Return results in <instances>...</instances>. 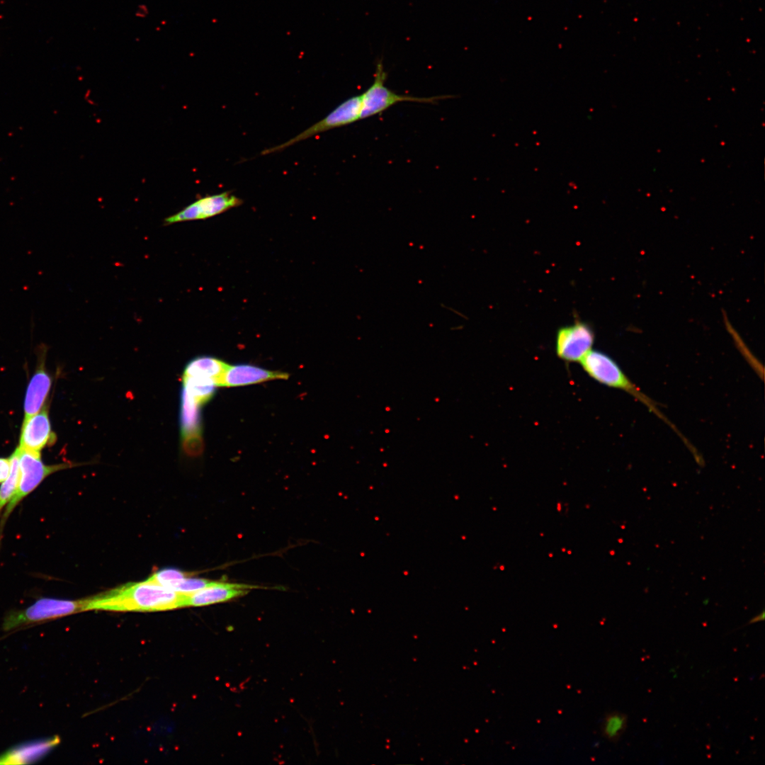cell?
<instances>
[{
  "mask_svg": "<svg viewBox=\"0 0 765 765\" xmlns=\"http://www.w3.org/2000/svg\"><path fill=\"white\" fill-rule=\"evenodd\" d=\"M11 471V459L9 458H0V483H2L8 477Z\"/></svg>",
  "mask_w": 765,
  "mask_h": 765,
  "instance_id": "cell-21",
  "label": "cell"
},
{
  "mask_svg": "<svg viewBox=\"0 0 765 765\" xmlns=\"http://www.w3.org/2000/svg\"><path fill=\"white\" fill-rule=\"evenodd\" d=\"M628 725V717L618 711L608 713L601 724L602 735L611 742H617L625 732Z\"/></svg>",
  "mask_w": 765,
  "mask_h": 765,
  "instance_id": "cell-17",
  "label": "cell"
},
{
  "mask_svg": "<svg viewBox=\"0 0 765 765\" xmlns=\"http://www.w3.org/2000/svg\"><path fill=\"white\" fill-rule=\"evenodd\" d=\"M187 576L186 572L177 569L165 568L153 573L147 580L171 589L174 585Z\"/></svg>",
  "mask_w": 765,
  "mask_h": 765,
  "instance_id": "cell-19",
  "label": "cell"
},
{
  "mask_svg": "<svg viewBox=\"0 0 765 765\" xmlns=\"http://www.w3.org/2000/svg\"><path fill=\"white\" fill-rule=\"evenodd\" d=\"M55 441L56 435L52 431L45 405L37 414L23 419L18 446L20 448L40 452Z\"/></svg>",
  "mask_w": 765,
  "mask_h": 765,
  "instance_id": "cell-11",
  "label": "cell"
},
{
  "mask_svg": "<svg viewBox=\"0 0 765 765\" xmlns=\"http://www.w3.org/2000/svg\"><path fill=\"white\" fill-rule=\"evenodd\" d=\"M57 736L33 740L11 748L0 755V764H25L42 759L60 743Z\"/></svg>",
  "mask_w": 765,
  "mask_h": 765,
  "instance_id": "cell-14",
  "label": "cell"
},
{
  "mask_svg": "<svg viewBox=\"0 0 765 765\" xmlns=\"http://www.w3.org/2000/svg\"><path fill=\"white\" fill-rule=\"evenodd\" d=\"M185 594L147 579L128 583L84 599V611H157L183 607Z\"/></svg>",
  "mask_w": 765,
  "mask_h": 765,
  "instance_id": "cell-1",
  "label": "cell"
},
{
  "mask_svg": "<svg viewBox=\"0 0 765 765\" xmlns=\"http://www.w3.org/2000/svg\"><path fill=\"white\" fill-rule=\"evenodd\" d=\"M764 611H762L761 613H759L756 616H754L752 618H751L747 624H749V625L754 624V623L762 621V620H764Z\"/></svg>",
  "mask_w": 765,
  "mask_h": 765,
  "instance_id": "cell-22",
  "label": "cell"
},
{
  "mask_svg": "<svg viewBox=\"0 0 765 765\" xmlns=\"http://www.w3.org/2000/svg\"><path fill=\"white\" fill-rule=\"evenodd\" d=\"M11 459V471L8 477L0 486V514L13 496L19 481V448L15 449Z\"/></svg>",
  "mask_w": 765,
  "mask_h": 765,
  "instance_id": "cell-18",
  "label": "cell"
},
{
  "mask_svg": "<svg viewBox=\"0 0 765 765\" xmlns=\"http://www.w3.org/2000/svg\"><path fill=\"white\" fill-rule=\"evenodd\" d=\"M584 371L596 382L608 387L622 390L641 401L659 418L667 423L685 442L686 438L660 412L656 403L643 394L632 382L609 356L598 350H590L579 361Z\"/></svg>",
  "mask_w": 765,
  "mask_h": 765,
  "instance_id": "cell-2",
  "label": "cell"
},
{
  "mask_svg": "<svg viewBox=\"0 0 765 765\" xmlns=\"http://www.w3.org/2000/svg\"><path fill=\"white\" fill-rule=\"evenodd\" d=\"M19 448V481L17 489L6 506L0 519V534L8 516L18 504L34 491L42 482L51 474L73 466V464L60 463L45 465L40 452Z\"/></svg>",
  "mask_w": 765,
  "mask_h": 765,
  "instance_id": "cell-3",
  "label": "cell"
},
{
  "mask_svg": "<svg viewBox=\"0 0 765 765\" xmlns=\"http://www.w3.org/2000/svg\"><path fill=\"white\" fill-rule=\"evenodd\" d=\"M288 374L280 371L270 370L249 364L229 365L225 372L219 386L239 387L257 384L273 380H285Z\"/></svg>",
  "mask_w": 765,
  "mask_h": 765,
  "instance_id": "cell-12",
  "label": "cell"
},
{
  "mask_svg": "<svg viewBox=\"0 0 765 765\" xmlns=\"http://www.w3.org/2000/svg\"><path fill=\"white\" fill-rule=\"evenodd\" d=\"M361 94L350 97L307 129L280 144L263 150L261 154L265 155L281 151L321 132L348 125L361 120Z\"/></svg>",
  "mask_w": 765,
  "mask_h": 765,
  "instance_id": "cell-6",
  "label": "cell"
},
{
  "mask_svg": "<svg viewBox=\"0 0 765 765\" xmlns=\"http://www.w3.org/2000/svg\"><path fill=\"white\" fill-rule=\"evenodd\" d=\"M594 340L595 334L589 324L577 319L557 330L556 355L567 363L579 362L592 349Z\"/></svg>",
  "mask_w": 765,
  "mask_h": 765,
  "instance_id": "cell-7",
  "label": "cell"
},
{
  "mask_svg": "<svg viewBox=\"0 0 765 765\" xmlns=\"http://www.w3.org/2000/svg\"><path fill=\"white\" fill-rule=\"evenodd\" d=\"M182 381L183 390L200 407L210 401L217 387L214 380L208 378L184 377Z\"/></svg>",
  "mask_w": 765,
  "mask_h": 765,
  "instance_id": "cell-16",
  "label": "cell"
},
{
  "mask_svg": "<svg viewBox=\"0 0 765 765\" xmlns=\"http://www.w3.org/2000/svg\"><path fill=\"white\" fill-rule=\"evenodd\" d=\"M45 352L44 351L40 356L38 367L26 389L23 419L37 414L42 409L50 391L52 378L45 368Z\"/></svg>",
  "mask_w": 765,
  "mask_h": 765,
  "instance_id": "cell-13",
  "label": "cell"
},
{
  "mask_svg": "<svg viewBox=\"0 0 765 765\" xmlns=\"http://www.w3.org/2000/svg\"><path fill=\"white\" fill-rule=\"evenodd\" d=\"M243 200L228 191L200 198L164 220L165 225L203 220L242 205Z\"/></svg>",
  "mask_w": 765,
  "mask_h": 765,
  "instance_id": "cell-8",
  "label": "cell"
},
{
  "mask_svg": "<svg viewBox=\"0 0 765 765\" xmlns=\"http://www.w3.org/2000/svg\"><path fill=\"white\" fill-rule=\"evenodd\" d=\"M212 582L207 579L187 576L174 585L171 589L181 594H187L200 590L210 585Z\"/></svg>",
  "mask_w": 765,
  "mask_h": 765,
  "instance_id": "cell-20",
  "label": "cell"
},
{
  "mask_svg": "<svg viewBox=\"0 0 765 765\" xmlns=\"http://www.w3.org/2000/svg\"><path fill=\"white\" fill-rule=\"evenodd\" d=\"M259 588L246 584L213 581L195 592L185 594L183 606H204L229 601L246 594L249 589Z\"/></svg>",
  "mask_w": 765,
  "mask_h": 765,
  "instance_id": "cell-9",
  "label": "cell"
},
{
  "mask_svg": "<svg viewBox=\"0 0 765 765\" xmlns=\"http://www.w3.org/2000/svg\"><path fill=\"white\" fill-rule=\"evenodd\" d=\"M229 364L211 356H200L191 360L186 366L182 378L200 377L214 380L219 386Z\"/></svg>",
  "mask_w": 765,
  "mask_h": 765,
  "instance_id": "cell-15",
  "label": "cell"
},
{
  "mask_svg": "<svg viewBox=\"0 0 765 765\" xmlns=\"http://www.w3.org/2000/svg\"><path fill=\"white\" fill-rule=\"evenodd\" d=\"M84 611V599L66 600L41 598L30 606L8 612L4 618L5 631L61 618Z\"/></svg>",
  "mask_w": 765,
  "mask_h": 765,
  "instance_id": "cell-4",
  "label": "cell"
},
{
  "mask_svg": "<svg viewBox=\"0 0 765 765\" xmlns=\"http://www.w3.org/2000/svg\"><path fill=\"white\" fill-rule=\"evenodd\" d=\"M387 75L382 60H380L376 64L373 82L361 94V120L380 114L400 102L436 103L438 100L453 97V96L416 97L399 94L385 86Z\"/></svg>",
  "mask_w": 765,
  "mask_h": 765,
  "instance_id": "cell-5",
  "label": "cell"
},
{
  "mask_svg": "<svg viewBox=\"0 0 765 765\" xmlns=\"http://www.w3.org/2000/svg\"><path fill=\"white\" fill-rule=\"evenodd\" d=\"M200 407L183 390L181 412L182 445L186 453L192 455H198L203 450Z\"/></svg>",
  "mask_w": 765,
  "mask_h": 765,
  "instance_id": "cell-10",
  "label": "cell"
}]
</instances>
